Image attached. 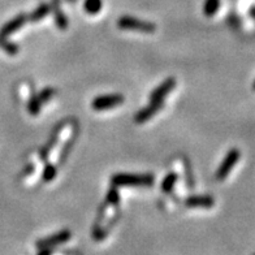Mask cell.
Wrapping results in <instances>:
<instances>
[{
	"instance_id": "6da1fadb",
	"label": "cell",
	"mask_w": 255,
	"mask_h": 255,
	"mask_svg": "<svg viewBox=\"0 0 255 255\" xmlns=\"http://www.w3.org/2000/svg\"><path fill=\"white\" fill-rule=\"evenodd\" d=\"M112 184L115 186H151L154 184V177L151 175L119 173L112 176Z\"/></svg>"
},
{
	"instance_id": "7a4b0ae2",
	"label": "cell",
	"mask_w": 255,
	"mask_h": 255,
	"mask_svg": "<svg viewBox=\"0 0 255 255\" xmlns=\"http://www.w3.org/2000/svg\"><path fill=\"white\" fill-rule=\"evenodd\" d=\"M118 26L123 30H133V31H139V33H154L155 31V25L147 21H141L134 17H121L120 20L118 21Z\"/></svg>"
},
{
	"instance_id": "3957f363",
	"label": "cell",
	"mask_w": 255,
	"mask_h": 255,
	"mask_svg": "<svg viewBox=\"0 0 255 255\" xmlns=\"http://www.w3.org/2000/svg\"><path fill=\"white\" fill-rule=\"evenodd\" d=\"M241 158V152H240L239 148H232L231 151L227 154V156L224 158V160L222 161V164L219 165L218 172H216V178L218 180H224L227 176L229 175V172L232 171V168L237 164V161Z\"/></svg>"
},
{
	"instance_id": "277c9868",
	"label": "cell",
	"mask_w": 255,
	"mask_h": 255,
	"mask_svg": "<svg viewBox=\"0 0 255 255\" xmlns=\"http://www.w3.org/2000/svg\"><path fill=\"white\" fill-rule=\"evenodd\" d=\"M124 103V97L120 94H108L102 95V97H97L93 101L91 106L95 111H104L108 108H114L116 106Z\"/></svg>"
},
{
	"instance_id": "5b68a950",
	"label": "cell",
	"mask_w": 255,
	"mask_h": 255,
	"mask_svg": "<svg viewBox=\"0 0 255 255\" xmlns=\"http://www.w3.org/2000/svg\"><path fill=\"white\" fill-rule=\"evenodd\" d=\"M72 235L69 231H61L59 233H55L54 236H51V237H47V239L40 240V241L37 242V248L39 249H50V248H55L57 245H61L64 242H67L68 240H71Z\"/></svg>"
},
{
	"instance_id": "8992f818",
	"label": "cell",
	"mask_w": 255,
	"mask_h": 255,
	"mask_svg": "<svg viewBox=\"0 0 255 255\" xmlns=\"http://www.w3.org/2000/svg\"><path fill=\"white\" fill-rule=\"evenodd\" d=\"M176 86V80L175 78H168L163 84H160L158 88L155 89L150 94V102H163L164 98L171 93Z\"/></svg>"
},
{
	"instance_id": "52a82bcc",
	"label": "cell",
	"mask_w": 255,
	"mask_h": 255,
	"mask_svg": "<svg viewBox=\"0 0 255 255\" xmlns=\"http://www.w3.org/2000/svg\"><path fill=\"white\" fill-rule=\"evenodd\" d=\"M161 104H163V102H150L147 107H144L143 110H141L135 115V123L137 124H143V123L150 120L160 110Z\"/></svg>"
},
{
	"instance_id": "ba28073f",
	"label": "cell",
	"mask_w": 255,
	"mask_h": 255,
	"mask_svg": "<svg viewBox=\"0 0 255 255\" xmlns=\"http://www.w3.org/2000/svg\"><path fill=\"white\" fill-rule=\"evenodd\" d=\"M214 205L215 202L210 195H193L185 201V206L190 208H210Z\"/></svg>"
},
{
	"instance_id": "9c48e42d",
	"label": "cell",
	"mask_w": 255,
	"mask_h": 255,
	"mask_svg": "<svg viewBox=\"0 0 255 255\" xmlns=\"http://www.w3.org/2000/svg\"><path fill=\"white\" fill-rule=\"evenodd\" d=\"M52 4H54V13H55V21H56V25L59 29L61 30H65L68 26L67 18L64 16L63 10L60 8V0H52Z\"/></svg>"
},
{
	"instance_id": "30bf717a",
	"label": "cell",
	"mask_w": 255,
	"mask_h": 255,
	"mask_svg": "<svg viewBox=\"0 0 255 255\" xmlns=\"http://www.w3.org/2000/svg\"><path fill=\"white\" fill-rule=\"evenodd\" d=\"M25 21H26V17H25L24 14L17 16L16 18H13V20L10 21V22H8V24L1 29V34H3V35H8V34L13 33V31H16L17 29H20V27L24 25Z\"/></svg>"
},
{
	"instance_id": "8fae6325",
	"label": "cell",
	"mask_w": 255,
	"mask_h": 255,
	"mask_svg": "<svg viewBox=\"0 0 255 255\" xmlns=\"http://www.w3.org/2000/svg\"><path fill=\"white\" fill-rule=\"evenodd\" d=\"M48 12H50V7H48L47 4H42L40 7H38L37 9L34 10L33 13L29 16V20H30V21L42 20L44 16H47Z\"/></svg>"
},
{
	"instance_id": "7c38bea8",
	"label": "cell",
	"mask_w": 255,
	"mask_h": 255,
	"mask_svg": "<svg viewBox=\"0 0 255 255\" xmlns=\"http://www.w3.org/2000/svg\"><path fill=\"white\" fill-rule=\"evenodd\" d=\"M102 9V0H86L85 1V10L90 14L98 13Z\"/></svg>"
},
{
	"instance_id": "4fadbf2b",
	"label": "cell",
	"mask_w": 255,
	"mask_h": 255,
	"mask_svg": "<svg viewBox=\"0 0 255 255\" xmlns=\"http://www.w3.org/2000/svg\"><path fill=\"white\" fill-rule=\"evenodd\" d=\"M219 5H220V0H206L205 4V14L208 17H211L212 14H215L219 9Z\"/></svg>"
},
{
	"instance_id": "5bb4252c",
	"label": "cell",
	"mask_w": 255,
	"mask_h": 255,
	"mask_svg": "<svg viewBox=\"0 0 255 255\" xmlns=\"http://www.w3.org/2000/svg\"><path fill=\"white\" fill-rule=\"evenodd\" d=\"M176 181H177V175H176V173H169V175L163 180L161 189H163L165 193H169V191L172 190V188L175 186Z\"/></svg>"
},
{
	"instance_id": "9a60e30c",
	"label": "cell",
	"mask_w": 255,
	"mask_h": 255,
	"mask_svg": "<svg viewBox=\"0 0 255 255\" xmlns=\"http://www.w3.org/2000/svg\"><path fill=\"white\" fill-rule=\"evenodd\" d=\"M42 104H43V103L39 101V98L34 97L33 99L29 102V104H27V110H29V112H30L33 116H35V115L39 114L40 106H42Z\"/></svg>"
},
{
	"instance_id": "2e32d148",
	"label": "cell",
	"mask_w": 255,
	"mask_h": 255,
	"mask_svg": "<svg viewBox=\"0 0 255 255\" xmlns=\"http://www.w3.org/2000/svg\"><path fill=\"white\" fill-rule=\"evenodd\" d=\"M55 176H56V168L54 165H46L43 171V180L44 181H51V180H54Z\"/></svg>"
},
{
	"instance_id": "e0dca14e",
	"label": "cell",
	"mask_w": 255,
	"mask_h": 255,
	"mask_svg": "<svg viewBox=\"0 0 255 255\" xmlns=\"http://www.w3.org/2000/svg\"><path fill=\"white\" fill-rule=\"evenodd\" d=\"M107 199H108V202H111V203H118V202H119L118 191L115 190V189H111V190L108 191Z\"/></svg>"
},
{
	"instance_id": "ac0fdd59",
	"label": "cell",
	"mask_w": 255,
	"mask_h": 255,
	"mask_svg": "<svg viewBox=\"0 0 255 255\" xmlns=\"http://www.w3.org/2000/svg\"><path fill=\"white\" fill-rule=\"evenodd\" d=\"M253 89H254V90H255V81H254V84H253Z\"/></svg>"
}]
</instances>
